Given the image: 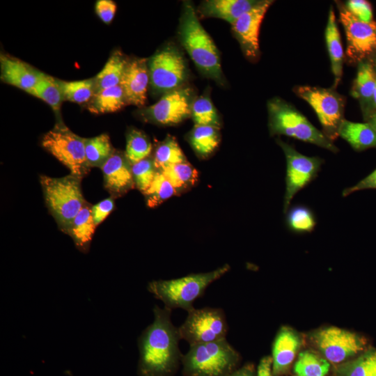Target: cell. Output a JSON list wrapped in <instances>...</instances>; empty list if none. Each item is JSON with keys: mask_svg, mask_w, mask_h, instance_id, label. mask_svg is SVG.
I'll list each match as a JSON object with an SVG mask.
<instances>
[{"mask_svg": "<svg viewBox=\"0 0 376 376\" xmlns=\"http://www.w3.org/2000/svg\"><path fill=\"white\" fill-rule=\"evenodd\" d=\"M154 320L138 339L140 376H173L182 355L178 327L171 322V310L155 305Z\"/></svg>", "mask_w": 376, "mask_h": 376, "instance_id": "obj_1", "label": "cell"}, {"mask_svg": "<svg viewBox=\"0 0 376 376\" xmlns=\"http://www.w3.org/2000/svg\"><path fill=\"white\" fill-rule=\"evenodd\" d=\"M179 38L197 68L205 75L222 84L224 77L219 51L200 23L196 11L189 1L184 3Z\"/></svg>", "mask_w": 376, "mask_h": 376, "instance_id": "obj_2", "label": "cell"}, {"mask_svg": "<svg viewBox=\"0 0 376 376\" xmlns=\"http://www.w3.org/2000/svg\"><path fill=\"white\" fill-rule=\"evenodd\" d=\"M230 267L225 264L208 272L191 274L170 280H157L149 282L148 290L172 310L182 308L189 312L194 307V301L202 296L206 288L221 278Z\"/></svg>", "mask_w": 376, "mask_h": 376, "instance_id": "obj_3", "label": "cell"}, {"mask_svg": "<svg viewBox=\"0 0 376 376\" xmlns=\"http://www.w3.org/2000/svg\"><path fill=\"white\" fill-rule=\"evenodd\" d=\"M267 111L271 135H284L314 144L334 153L338 152L333 141L285 100L280 97L272 98L267 102Z\"/></svg>", "mask_w": 376, "mask_h": 376, "instance_id": "obj_4", "label": "cell"}, {"mask_svg": "<svg viewBox=\"0 0 376 376\" xmlns=\"http://www.w3.org/2000/svg\"><path fill=\"white\" fill-rule=\"evenodd\" d=\"M240 361L226 338L190 345L181 360L184 376H228L238 368Z\"/></svg>", "mask_w": 376, "mask_h": 376, "instance_id": "obj_5", "label": "cell"}, {"mask_svg": "<svg viewBox=\"0 0 376 376\" xmlns=\"http://www.w3.org/2000/svg\"><path fill=\"white\" fill-rule=\"evenodd\" d=\"M81 180L70 173L62 178L40 177L47 206L60 228L65 233L86 203Z\"/></svg>", "mask_w": 376, "mask_h": 376, "instance_id": "obj_6", "label": "cell"}, {"mask_svg": "<svg viewBox=\"0 0 376 376\" xmlns=\"http://www.w3.org/2000/svg\"><path fill=\"white\" fill-rule=\"evenodd\" d=\"M309 340L320 354L336 366L370 347L364 336L334 326L314 331L310 334Z\"/></svg>", "mask_w": 376, "mask_h": 376, "instance_id": "obj_7", "label": "cell"}, {"mask_svg": "<svg viewBox=\"0 0 376 376\" xmlns=\"http://www.w3.org/2000/svg\"><path fill=\"white\" fill-rule=\"evenodd\" d=\"M41 144L70 171V174L82 179L89 171L85 138L73 133L62 123L59 122L43 136Z\"/></svg>", "mask_w": 376, "mask_h": 376, "instance_id": "obj_8", "label": "cell"}, {"mask_svg": "<svg viewBox=\"0 0 376 376\" xmlns=\"http://www.w3.org/2000/svg\"><path fill=\"white\" fill-rule=\"evenodd\" d=\"M294 93L314 110L323 134L331 141L338 137V130L344 118L345 99L334 88L297 86Z\"/></svg>", "mask_w": 376, "mask_h": 376, "instance_id": "obj_9", "label": "cell"}, {"mask_svg": "<svg viewBox=\"0 0 376 376\" xmlns=\"http://www.w3.org/2000/svg\"><path fill=\"white\" fill-rule=\"evenodd\" d=\"M178 327L181 339L190 345L226 338L228 323L224 311L219 308H193Z\"/></svg>", "mask_w": 376, "mask_h": 376, "instance_id": "obj_10", "label": "cell"}, {"mask_svg": "<svg viewBox=\"0 0 376 376\" xmlns=\"http://www.w3.org/2000/svg\"><path fill=\"white\" fill-rule=\"evenodd\" d=\"M276 142L283 150L286 160L285 191L283 197V212L285 214L297 193L317 178L323 159L319 157L306 156L280 139H276Z\"/></svg>", "mask_w": 376, "mask_h": 376, "instance_id": "obj_11", "label": "cell"}, {"mask_svg": "<svg viewBox=\"0 0 376 376\" xmlns=\"http://www.w3.org/2000/svg\"><path fill=\"white\" fill-rule=\"evenodd\" d=\"M340 22L345 32L346 54L352 63H359L376 53V21L363 22L345 6L338 5Z\"/></svg>", "mask_w": 376, "mask_h": 376, "instance_id": "obj_12", "label": "cell"}, {"mask_svg": "<svg viewBox=\"0 0 376 376\" xmlns=\"http://www.w3.org/2000/svg\"><path fill=\"white\" fill-rule=\"evenodd\" d=\"M150 83L158 93H166L179 88L187 77V67L180 52L167 47L155 53L148 62Z\"/></svg>", "mask_w": 376, "mask_h": 376, "instance_id": "obj_13", "label": "cell"}, {"mask_svg": "<svg viewBox=\"0 0 376 376\" xmlns=\"http://www.w3.org/2000/svg\"><path fill=\"white\" fill-rule=\"evenodd\" d=\"M141 114L148 121L157 124H178L191 116V91L187 88H178L164 93Z\"/></svg>", "mask_w": 376, "mask_h": 376, "instance_id": "obj_14", "label": "cell"}, {"mask_svg": "<svg viewBox=\"0 0 376 376\" xmlns=\"http://www.w3.org/2000/svg\"><path fill=\"white\" fill-rule=\"evenodd\" d=\"M273 3L259 1L251 9L241 15L233 24V31L244 55L256 59L260 53L259 33L263 19Z\"/></svg>", "mask_w": 376, "mask_h": 376, "instance_id": "obj_15", "label": "cell"}, {"mask_svg": "<svg viewBox=\"0 0 376 376\" xmlns=\"http://www.w3.org/2000/svg\"><path fill=\"white\" fill-rule=\"evenodd\" d=\"M303 344V337L295 329L287 326L279 329L272 344L273 376L287 374Z\"/></svg>", "mask_w": 376, "mask_h": 376, "instance_id": "obj_16", "label": "cell"}, {"mask_svg": "<svg viewBox=\"0 0 376 376\" xmlns=\"http://www.w3.org/2000/svg\"><path fill=\"white\" fill-rule=\"evenodd\" d=\"M149 82L147 60L135 58L128 61L120 82L126 102L137 107L143 106L146 102Z\"/></svg>", "mask_w": 376, "mask_h": 376, "instance_id": "obj_17", "label": "cell"}, {"mask_svg": "<svg viewBox=\"0 0 376 376\" xmlns=\"http://www.w3.org/2000/svg\"><path fill=\"white\" fill-rule=\"evenodd\" d=\"M100 169L104 185L112 196H120L134 187L132 164L121 152L114 150Z\"/></svg>", "mask_w": 376, "mask_h": 376, "instance_id": "obj_18", "label": "cell"}, {"mask_svg": "<svg viewBox=\"0 0 376 376\" xmlns=\"http://www.w3.org/2000/svg\"><path fill=\"white\" fill-rule=\"evenodd\" d=\"M1 81L26 93L31 90L39 80L41 72L29 64L6 54H1Z\"/></svg>", "mask_w": 376, "mask_h": 376, "instance_id": "obj_19", "label": "cell"}, {"mask_svg": "<svg viewBox=\"0 0 376 376\" xmlns=\"http://www.w3.org/2000/svg\"><path fill=\"white\" fill-rule=\"evenodd\" d=\"M258 1L251 0H208L201 3L198 12L203 17L221 19L233 24L241 15L256 6Z\"/></svg>", "mask_w": 376, "mask_h": 376, "instance_id": "obj_20", "label": "cell"}, {"mask_svg": "<svg viewBox=\"0 0 376 376\" xmlns=\"http://www.w3.org/2000/svg\"><path fill=\"white\" fill-rule=\"evenodd\" d=\"M325 40L329 53L331 71L334 76V88L339 84L343 75L344 52L340 34L337 26L333 7L329 11L325 29Z\"/></svg>", "mask_w": 376, "mask_h": 376, "instance_id": "obj_21", "label": "cell"}, {"mask_svg": "<svg viewBox=\"0 0 376 376\" xmlns=\"http://www.w3.org/2000/svg\"><path fill=\"white\" fill-rule=\"evenodd\" d=\"M338 136L356 151L376 148V131L368 122L355 123L344 119L338 130Z\"/></svg>", "mask_w": 376, "mask_h": 376, "instance_id": "obj_22", "label": "cell"}, {"mask_svg": "<svg viewBox=\"0 0 376 376\" xmlns=\"http://www.w3.org/2000/svg\"><path fill=\"white\" fill-rule=\"evenodd\" d=\"M91 207L86 202L67 233L72 238L77 249L83 252L88 251L97 227L91 213Z\"/></svg>", "mask_w": 376, "mask_h": 376, "instance_id": "obj_23", "label": "cell"}, {"mask_svg": "<svg viewBox=\"0 0 376 376\" xmlns=\"http://www.w3.org/2000/svg\"><path fill=\"white\" fill-rule=\"evenodd\" d=\"M127 61L120 52H114L102 70L94 77L95 94L100 91L120 84Z\"/></svg>", "mask_w": 376, "mask_h": 376, "instance_id": "obj_24", "label": "cell"}, {"mask_svg": "<svg viewBox=\"0 0 376 376\" xmlns=\"http://www.w3.org/2000/svg\"><path fill=\"white\" fill-rule=\"evenodd\" d=\"M189 140L196 153L205 157L214 151L220 142L219 127L195 125L189 134Z\"/></svg>", "mask_w": 376, "mask_h": 376, "instance_id": "obj_25", "label": "cell"}, {"mask_svg": "<svg viewBox=\"0 0 376 376\" xmlns=\"http://www.w3.org/2000/svg\"><path fill=\"white\" fill-rule=\"evenodd\" d=\"M376 366V349L368 350L344 363L336 365L334 376H370Z\"/></svg>", "mask_w": 376, "mask_h": 376, "instance_id": "obj_26", "label": "cell"}, {"mask_svg": "<svg viewBox=\"0 0 376 376\" xmlns=\"http://www.w3.org/2000/svg\"><path fill=\"white\" fill-rule=\"evenodd\" d=\"M331 363L321 354L311 350L299 353L293 370L297 376H327Z\"/></svg>", "mask_w": 376, "mask_h": 376, "instance_id": "obj_27", "label": "cell"}, {"mask_svg": "<svg viewBox=\"0 0 376 376\" xmlns=\"http://www.w3.org/2000/svg\"><path fill=\"white\" fill-rule=\"evenodd\" d=\"M27 93L42 100L49 105L56 113H59L64 100L58 79L41 72L38 81Z\"/></svg>", "mask_w": 376, "mask_h": 376, "instance_id": "obj_28", "label": "cell"}, {"mask_svg": "<svg viewBox=\"0 0 376 376\" xmlns=\"http://www.w3.org/2000/svg\"><path fill=\"white\" fill-rule=\"evenodd\" d=\"M376 85V69L373 63L364 61L359 63L351 95L361 101L372 100Z\"/></svg>", "mask_w": 376, "mask_h": 376, "instance_id": "obj_29", "label": "cell"}, {"mask_svg": "<svg viewBox=\"0 0 376 376\" xmlns=\"http://www.w3.org/2000/svg\"><path fill=\"white\" fill-rule=\"evenodd\" d=\"M127 104L120 85L105 88L94 95L89 110L95 113L115 112Z\"/></svg>", "mask_w": 376, "mask_h": 376, "instance_id": "obj_30", "label": "cell"}, {"mask_svg": "<svg viewBox=\"0 0 376 376\" xmlns=\"http://www.w3.org/2000/svg\"><path fill=\"white\" fill-rule=\"evenodd\" d=\"M64 100L84 104L92 100L95 93V78L63 81L58 79Z\"/></svg>", "mask_w": 376, "mask_h": 376, "instance_id": "obj_31", "label": "cell"}, {"mask_svg": "<svg viewBox=\"0 0 376 376\" xmlns=\"http://www.w3.org/2000/svg\"><path fill=\"white\" fill-rule=\"evenodd\" d=\"M114 150L110 138L107 134H102L92 138H85L86 157L91 168H101Z\"/></svg>", "mask_w": 376, "mask_h": 376, "instance_id": "obj_32", "label": "cell"}, {"mask_svg": "<svg viewBox=\"0 0 376 376\" xmlns=\"http://www.w3.org/2000/svg\"><path fill=\"white\" fill-rule=\"evenodd\" d=\"M316 224L313 212L307 206L296 205L290 207L285 213L286 226L293 233H311Z\"/></svg>", "mask_w": 376, "mask_h": 376, "instance_id": "obj_33", "label": "cell"}, {"mask_svg": "<svg viewBox=\"0 0 376 376\" xmlns=\"http://www.w3.org/2000/svg\"><path fill=\"white\" fill-rule=\"evenodd\" d=\"M160 171L169 180L177 193L191 187L198 179L197 171L187 162L171 165Z\"/></svg>", "mask_w": 376, "mask_h": 376, "instance_id": "obj_34", "label": "cell"}, {"mask_svg": "<svg viewBox=\"0 0 376 376\" xmlns=\"http://www.w3.org/2000/svg\"><path fill=\"white\" fill-rule=\"evenodd\" d=\"M153 162L157 171L173 164L187 162L175 138L168 136L157 147Z\"/></svg>", "mask_w": 376, "mask_h": 376, "instance_id": "obj_35", "label": "cell"}, {"mask_svg": "<svg viewBox=\"0 0 376 376\" xmlns=\"http://www.w3.org/2000/svg\"><path fill=\"white\" fill-rule=\"evenodd\" d=\"M151 150V143L144 133L137 130L128 132L125 155L131 164L148 157Z\"/></svg>", "mask_w": 376, "mask_h": 376, "instance_id": "obj_36", "label": "cell"}, {"mask_svg": "<svg viewBox=\"0 0 376 376\" xmlns=\"http://www.w3.org/2000/svg\"><path fill=\"white\" fill-rule=\"evenodd\" d=\"M176 193V190L169 180L160 171H157L150 187L143 194L147 205L154 207Z\"/></svg>", "mask_w": 376, "mask_h": 376, "instance_id": "obj_37", "label": "cell"}, {"mask_svg": "<svg viewBox=\"0 0 376 376\" xmlns=\"http://www.w3.org/2000/svg\"><path fill=\"white\" fill-rule=\"evenodd\" d=\"M191 116L196 125L219 127V118L210 99L201 96L191 103Z\"/></svg>", "mask_w": 376, "mask_h": 376, "instance_id": "obj_38", "label": "cell"}, {"mask_svg": "<svg viewBox=\"0 0 376 376\" xmlns=\"http://www.w3.org/2000/svg\"><path fill=\"white\" fill-rule=\"evenodd\" d=\"M133 180L136 187L143 193L150 185L157 172L153 159L147 157L132 164Z\"/></svg>", "mask_w": 376, "mask_h": 376, "instance_id": "obj_39", "label": "cell"}, {"mask_svg": "<svg viewBox=\"0 0 376 376\" xmlns=\"http://www.w3.org/2000/svg\"><path fill=\"white\" fill-rule=\"evenodd\" d=\"M357 18L363 22L373 19V8L370 3L365 0H349L345 6Z\"/></svg>", "mask_w": 376, "mask_h": 376, "instance_id": "obj_40", "label": "cell"}, {"mask_svg": "<svg viewBox=\"0 0 376 376\" xmlns=\"http://www.w3.org/2000/svg\"><path fill=\"white\" fill-rule=\"evenodd\" d=\"M113 208L114 201L112 198L102 200L91 207V213L96 226L110 214Z\"/></svg>", "mask_w": 376, "mask_h": 376, "instance_id": "obj_41", "label": "cell"}, {"mask_svg": "<svg viewBox=\"0 0 376 376\" xmlns=\"http://www.w3.org/2000/svg\"><path fill=\"white\" fill-rule=\"evenodd\" d=\"M116 4L111 0H98L95 3V10L99 18L105 24H110L115 17Z\"/></svg>", "mask_w": 376, "mask_h": 376, "instance_id": "obj_42", "label": "cell"}, {"mask_svg": "<svg viewBox=\"0 0 376 376\" xmlns=\"http://www.w3.org/2000/svg\"><path fill=\"white\" fill-rule=\"evenodd\" d=\"M364 189H376V169L355 185L345 188L342 195L347 196L354 192Z\"/></svg>", "mask_w": 376, "mask_h": 376, "instance_id": "obj_43", "label": "cell"}, {"mask_svg": "<svg viewBox=\"0 0 376 376\" xmlns=\"http://www.w3.org/2000/svg\"><path fill=\"white\" fill-rule=\"evenodd\" d=\"M256 376H273L271 356H265L261 358L256 368Z\"/></svg>", "mask_w": 376, "mask_h": 376, "instance_id": "obj_44", "label": "cell"}, {"mask_svg": "<svg viewBox=\"0 0 376 376\" xmlns=\"http://www.w3.org/2000/svg\"><path fill=\"white\" fill-rule=\"evenodd\" d=\"M256 370L253 363H246L237 368L228 376H256Z\"/></svg>", "mask_w": 376, "mask_h": 376, "instance_id": "obj_45", "label": "cell"}, {"mask_svg": "<svg viewBox=\"0 0 376 376\" xmlns=\"http://www.w3.org/2000/svg\"><path fill=\"white\" fill-rule=\"evenodd\" d=\"M367 122L370 123L376 131V111L368 116Z\"/></svg>", "mask_w": 376, "mask_h": 376, "instance_id": "obj_46", "label": "cell"}, {"mask_svg": "<svg viewBox=\"0 0 376 376\" xmlns=\"http://www.w3.org/2000/svg\"><path fill=\"white\" fill-rule=\"evenodd\" d=\"M372 101L373 102V104L375 107L376 108V85L373 91V97H372Z\"/></svg>", "mask_w": 376, "mask_h": 376, "instance_id": "obj_47", "label": "cell"}, {"mask_svg": "<svg viewBox=\"0 0 376 376\" xmlns=\"http://www.w3.org/2000/svg\"><path fill=\"white\" fill-rule=\"evenodd\" d=\"M370 376H376V366H375V369L373 370V371Z\"/></svg>", "mask_w": 376, "mask_h": 376, "instance_id": "obj_48", "label": "cell"}, {"mask_svg": "<svg viewBox=\"0 0 376 376\" xmlns=\"http://www.w3.org/2000/svg\"><path fill=\"white\" fill-rule=\"evenodd\" d=\"M294 376H297V375H294Z\"/></svg>", "mask_w": 376, "mask_h": 376, "instance_id": "obj_49", "label": "cell"}]
</instances>
